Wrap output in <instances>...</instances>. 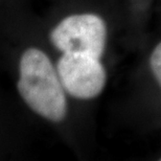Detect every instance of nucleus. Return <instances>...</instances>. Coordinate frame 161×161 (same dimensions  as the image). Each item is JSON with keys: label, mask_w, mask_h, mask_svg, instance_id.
<instances>
[{"label": "nucleus", "mask_w": 161, "mask_h": 161, "mask_svg": "<svg viewBox=\"0 0 161 161\" xmlns=\"http://www.w3.org/2000/svg\"><path fill=\"white\" fill-rule=\"evenodd\" d=\"M18 91L23 101L40 116L54 122L67 114L65 89L49 58L38 48H28L19 64Z\"/></svg>", "instance_id": "f257e3e1"}, {"label": "nucleus", "mask_w": 161, "mask_h": 161, "mask_svg": "<svg viewBox=\"0 0 161 161\" xmlns=\"http://www.w3.org/2000/svg\"><path fill=\"white\" fill-rule=\"evenodd\" d=\"M107 26L94 14L72 15L63 19L50 33V41L63 53H80L101 59L104 54Z\"/></svg>", "instance_id": "f03ea898"}, {"label": "nucleus", "mask_w": 161, "mask_h": 161, "mask_svg": "<svg viewBox=\"0 0 161 161\" xmlns=\"http://www.w3.org/2000/svg\"><path fill=\"white\" fill-rule=\"evenodd\" d=\"M63 88L80 99L98 96L105 88L107 75L101 59L80 53H63L57 64Z\"/></svg>", "instance_id": "7ed1b4c3"}, {"label": "nucleus", "mask_w": 161, "mask_h": 161, "mask_svg": "<svg viewBox=\"0 0 161 161\" xmlns=\"http://www.w3.org/2000/svg\"><path fill=\"white\" fill-rule=\"evenodd\" d=\"M151 68L153 75L161 87V42L157 45L151 56Z\"/></svg>", "instance_id": "20e7f679"}, {"label": "nucleus", "mask_w": 161, "mask_h": 161, "mask_svg": "<svg viewBox=\"0 0 161 161\" xmlns=\"http://www.w3.org/2000/svg\"><path fill=\"white\" fill-rule=\"evenodd\" d=\"M160 160H161V158H160Z\"/></svg>", "instance_id": "39448f33"}]
</instances>
